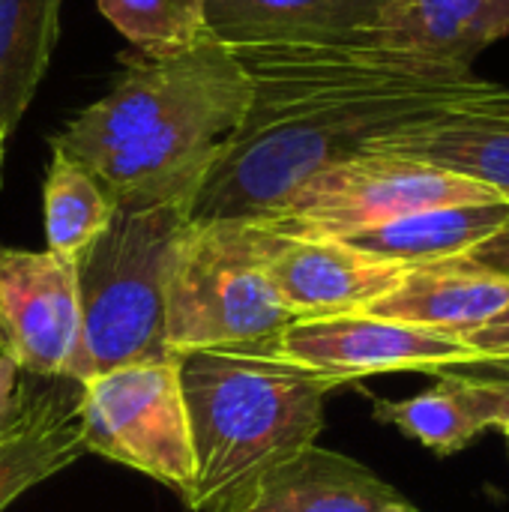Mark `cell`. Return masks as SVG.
I'll use <instances>...</instances> for the list:
<instances>
[{
  "instance_id": "obj_1",
  "label": "cell",
  "mask_w": 509,
  "mask_h": 512,
  "mask_svg": "<svg viewBox=\"0 0 509 512\" xmlns=\"http://www.w3.org/2000/svg\"><path fill=\"white\" fill-rule=\"evenodd\" d=\"M234 54L252 99L189 207L195 225L267 219L318 171L483 84L471 66L381 42L252 45Z\"/></svg>"
},
{
  "instance_id": "obj_2",
  "label": "cell",
  "mask_w": 509,
  "mask_h": 512,
  "mask_svg": "<svg viewBox=\"0 0 509 512\" xmlns=\"http://www.w3.org/2000/svg\"><path fill=\"white\" fill-rule=\"evenodd\" d=\"M249 99V75L219 39L174 60L135 57L102 99L51 138V150L90 168L117 210L192 204Z\"/></svg>"
},
{
  "instance_id": "obj_3",
  "label": "cell",
  "mask_w": 509,
  "mask_h": 512,
  "mask_svg": "<svg viewBox=\"0 0 509 512\" xmlns=\"http://www.w3.org/2000/svg\"><path fill=\"white\" fill-rule=\"evenodd\" d=\"M195 492L192 512L219 501L312 447L324 429V402L342 384L261 348L180 354Z\"/></svg>"
},
{
  "instance_id": "obj_4",
  "label": "cell",
  "mask_w": 509,
  "mask_h": 512,
  "mask_svg": "<svg viewBox=\"0 0 509 512\" xmlns=\"http://www.w3.org/2000/svg\"><path fill=\"white\" fill-rule=\"evenodd\" d=\"M189 207L186 201H171L117 210L111 225L75 258L81 291L75 384L111 369L174 357L165 336V303Z\"/></svg>"
},
{
  "instance_id": "obj_5",
  "label": "cell",
  "mask_w": 509,
  "mask_h": 512,
  "mask_svg": "<svg viewBox=\"0 0 509 512\" xmlns=\"http://www.w3.org/2000/svg\"><path fill=\"white\" fill-rule=\"evenodd\" d=\"M291 321L252 252L243 222L186 225L165 303V336L174 357L276 345Z\"/></svg>"
},
{
  "instance_id": "obj_6",
  "label": "cell",
  "mask_w": 509,
  "mask_h": 512,
  "mask_svg": "<svg viewBox=\"0 0 509 512\" xmlns=\"http://www.w3.org/2000/svg\"><path fill=\"white\" fill-rule=\"evenodd\" d=\"M489 201L504 198L429 162L393 153H360L309 177L273 216L258 219V225L342 240L420 210Z\"/></svg>"
},
{
  "instance_id": "obj_7",
  "label": "cell",
  "mask_w": 509,
  "mask_h": 512,
  "mask_svg": "<svg viewBox=\"0 0 509 512\" xmlns=\"http://www.w3.org/2000/svg\"><path fill=\"white\" fill-rule=\"evenodd\" d=\"M84 450L132 468L186 507L195 492V456L180 387V357L111 369L81 384Z\"/></svg>"
},
{
  "instance_id": "obj_8",
  "label": "cell",
  "mask_w": 509,
  "mask_h": 512,
  "mask_svg": "<svg viewBox=\"0 0 509 512\" xmlns=\"http://www.w3.org/2000/svg\"><path fill=\"white\" fill-rule=\"evenodd\" d=\"M81 348L75 258L0 243V357L30 378H69Z\"/></svg>"
},
{
  "instance_id": "obj_9",
  "label": "cell",
  "mask_w": 509,
  "mask_h": 512,
  "mask_svg": "<svg viewBox=\"0 0 509 512\" xmlns=\"http://www.w3.org/2000/svg\"><path fill=\"white\" fill-rule=\"evenodd\" d=\"M243 225L267 282L294 321L366 312L411 270L339 237L285 234L258 222Z\"/></svg>"
},
{
  "instance_id": "obj_10",
  "label": "cell",
  "mask_w": 509,
  "mask_h": 512,
  "mask_svg": "<svg viewBox=\"0 0 509 512\" xmlns=\"http://www.w3.org/2000/svg\"><path fill=\"white\" fill-rule=\"evenodd\" d=\"M273 348L297 366L336 378L342 387L390 372L435 375L447 366L474 360V351L459 339L369 312L291 321Z\"/></svg>"
},
{
  "instance_id": "obj_11",
  "label": "cell",
  "mask_w": 509,
  "mask_h": 512,
  "mask_svg": "<svg viewBox=\"0 0 509 512\" xmlns=\"http://www.w3.org/2000/svg\"><path fill=\"white\" fill-rule=\"evenodd\" d=\"M366 153L429 162L509 201V87L483 81L474 93L396 126Z\"/></svg>"
},
{
  "instance_id": "obj_12",
  "label": "cell",
  "mask_w": 509,
  "mask_h": 512,
  "mask_svg": "<svg viewBox=\"0 0 509 512\" xmlns=\"http://www.w3.org/2000/svg\"><path fill=\"white\" fill-rule=\"evenodd\" d=\"M210 512H423L363 462L324 450H300L264 471Z\"/></svg>"
},
{
  "instance_id": "obj_13",
  "label": "cell",
  "mask_w": 509,
  "mask_h": 512,
  "mask_svg": "<svg viewBox=\"0 0 509 512\" xmlns=\"http://www.w3.org/2000/svg\"><path fill=\"white\" fill-rule=\"evenodd\" d=\"M84 453L81 384L54 378L30 396L24 390L18 411L0 426V512Z\"/></svg>"
},
{
  "instance_id": "obj_14",
  "label": "cell",
  "mask_w": 509,
  "mask_h": 512,
  "mask_svg": "<svg viewBox=\"0 0 509 512\" xmlns=\"http://www.w3.org/2000/svg\"><path fill=\"white\" fill-rule=\"evenodd\" d=\"M509 303V279L459 258L411 267L366 312L465 342Z\"/></svg>"
},
{
  "instance_id": "obj_15",
  "label": "cell",
  "mask_w": 509,
  "mask_h": 512,
  "mask_svg": "<svg viewBox=\"0 0 509 512\" xmlns=\"http://www.w3.org/2000/svg\"><path fill=\"white\" fill-rule=\"evenodd\" d=\"M381 0H204V15L228 48L372 42Z\"/></svg>"
},
{
  "instance_id": "obj_16",
  "label": "cell",
  "mask_w": 509,
  "mask_h": 512,
  "mask_svg": "<svg viewBox=\"0 0 509 512\" xmlns=\"http://www.w3.org/2000/svg\"><path fill=\"white\" fill-rule=\"evenodd\" d=\"M509 33V0H381L372 42L471 66Z\"/></svg>"
},
{
  "instance_id": "obj_17",
  "label": "cell",
  "mask_w": 509,
  "mask_h": 512,
  "mask_svg": "<svg viewBox=\"0 0 509 512\" xmlns=\"http://www.w3.org/2000/svg\"><path fill=\"white\" fill-rule=\"evenodd\" d=\"M509 219V201H489V204H450V207H432L420 210L402 219H393L387 225L342 237L351 246L405 264H435L450 261L483 240H489Z\"/></svg>"
},
{
  "instance_id": "obj_18",
  "label": "cell",
  "mask_w": 509,
  "mask_h": 512,
  "mask_svg": "<svg viewBox=\"0 0 509 512\" xmlns=\"http://www.w3.org/2000/svg\"><path fill=\"white\" fill-rule=\"evenodd\" d=\"M63 0H0V186L12 132L27 114L60 36Z\"/></svg>"
},
{
  "instance_id": "obj_19",
  "label": "cell",
  "mask_w": 509,
  "mask_h": 512,
  "mask_svg": "<svg viewBox=\"0 0 509 512\" xmlns=\"http://www.w3.org/2000/svg\"><path fill=\"white\" fill-rule=\"evenodd\" d=\"M438 378L441 381L435 387L411 399H372V417L384 426H396L411 441L447 459L468 450L483 432H489L492 414L477 384L456 375Z\"/></svg>"
},
{
  "instance_id": "obj_20",
  "label": "cell",
  "mask_w": 509,
  "mask_h": 512,
  "mask_svg": "<svg viewBox=\"0 0 509 512\" xmlns=\"http://www.w3.org/2000/svg\"><path fill=\"white\" fill-rule=\"evenodd\" d=\"M114 213L117 201L105 183L81 162L51 150V165L42 183L45 249L78 258L111 225Z\"/></svg>"
},
{
  "instance_id": "obj_21",
  "label": "cell",
  "mask_w": 509,
  "mask_h": 512,
  "mask_svg": "<svg viewBox=\"0 0 509 512\" xmlns=\"http://www.w3.org/2000/svg\"><path fill=\"white\" fill-rule=\"evenodd\" d=\"M96 6L144 60H174L216 39L204 0H96Z\"/></svg>"
},
{
  "instance_id": "obj_22",
  "label": "cell",
  "mask_w": 509,
  "mask_h": 512,
  "mask_svg": "<svg viewBox=\"0 0 509 512\" xmlns=\"http://www.w3.org/2000/svg\"><path fill=\"white\" fill-rule=\"evenodd\" d=\"M459 261H465L471 267H480L486 273H495V276L509 279V219L489 240H483L471 252L459 255Z\"/></svg>"
},
{
  "instance_id": "obj_23",
  "label": "cell",
  "mask_w": 509,
  "mask_h": 512,
  "mask_svg": "<svg viewBox=\"0 0 509 512\" xmlns=\"http://www.w3.org/2000/svg\"><path fill=\"white\" fill-rule=\"evenodd\" d=\"M462 345L474 351V360L480 357H509V303L477 333H471Z\"/></svg>"
},
{
  "instance_id": "obj_24",
  "label": "cell",
  "mask_w": 509,
  "mask_h": 512,
  "mask_svg": "<svg viewBox=\"0 0 509 512\" xmlns=\"http://www.w3.org/2000/svg\"><path fill=\"white\" fill-rule=\"evenodd\" d=\"M435 375H456L474 384H509V357H480L459 366H447Z\"/></svg>"
},
{
  "instance_id": "obj_25",
  "label": "cell",
  "mask_w": 509,
  "mask_h": 512,
  "mask_svg": "<svg viewBox=\"0 0 509 512\" xmlns=\"http://www.w3.org/2000/svg\"><path fill=\"white\" fill-rule=\"evenodd\" d=\"M18 375L21 372L6 357H0V426L18 411V405L24 399V390L18 384Z\"/></svg>"
},
{
  "instance_id": "obj_26",
  "label": "cell",
  "mask_w": 509,
  "mask_h": 512,
  "mask_svg": "<svg viewBox=\"0 0 509 512\" xmlns=\"http://www.w3.org/2000/svg\"><path fill=\"white\" fill-rule=\"evenodd\" d=\"M462 381H465V378H462ZM471 384H474V381H471ZM477 390H480V396L486 399L492 420H495L501 411H509V384H477Z\"/></svg>"
},
{
  "instance_id": "obj_27",
  "label": "cell",
  "mask_w": 509,
  "mask_h": 512,
  "mask_svg": "<svg viewBox=\"0 0 509 512\" xmlns=\"http://www.w3.org/2000/svg\"><path fill=\"white\" fill-rule=\"evenodd\" d=\"M492 429H498V432L504 435V441H507L509 447V411H501V414L492 420Z\"/></svg>"
}]
</instances>
